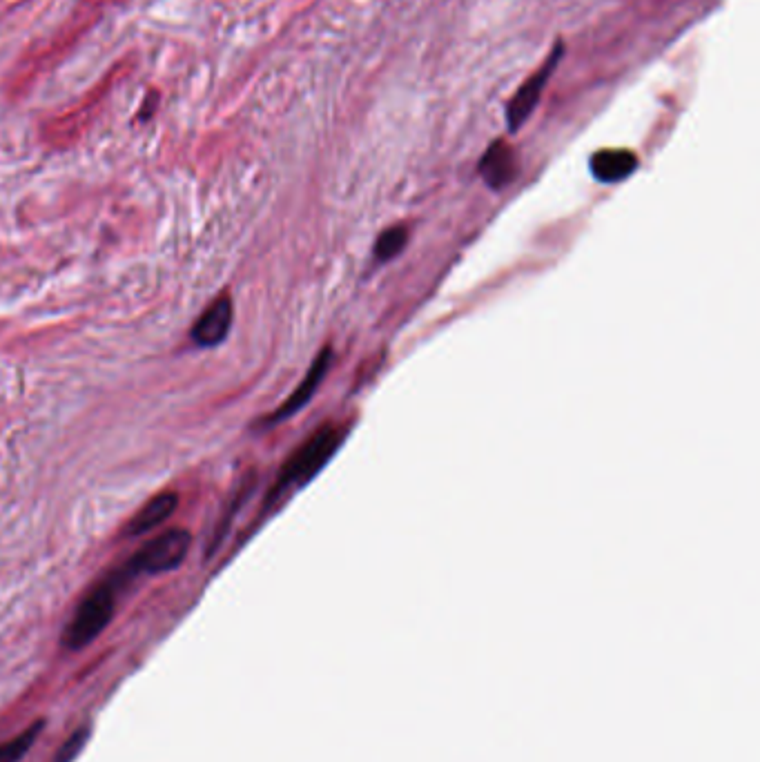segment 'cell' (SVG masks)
<instances>
[{
	"label": "cell",
	"instance_id": "cell-2",
	"mask_svg": "<svg viewBox=\"0 0 760 762\" xmlns=\"http://www.w3.org/2000/svg\"><path fill=\"white\" fill-rule=\"evenodd\" d=\"M341 437L344 435H341L337 428H324V431H319L317 435L310 437L308 442L288 459V464L281 468V475H279L275 488H272V493L268 497V504L275 502L277 497L284 495L288 488L308 482L310 477H313L319 468L324 466L330 457H333V453L341 444Z\"/></svg>",
	"mask_w": 760,
	"mask_h": 762
},
{
	"label": "cell",
	"instance_id": "cell-8",
	"mask_svg": "<svg viewBox=\"0 0 760 762\" xmlns=\"http://www.w3.org/2000/svg\"><path fill=\"white\" fill-rule=\"evenodd\" d=\"M515 172H518V161H515L513 148L504 141H495L480 161L482 179L489 188L502 190L515 179Z\"/></svg>",
	"mask_w": 760,
	"mask_h": 762
},
{
	"label": "cell",
	"instance_id": "cell-11",
	"mask_svg": "<svg viewBox=\"0 0 760 762\" xmlns=\"http://www.w3.org/2000/svg\"><path fill=\"white\" fill-rule=\"evenodd\" d=\"M406 237H408L406 228H402V226H395L391 230H386L382 234V237L377 239V246H375L377 259L379 261H388V259L397 257V254L402 252L404 246H406Z\"/></svg>",
	"mask_w": 760,
	"mask_h": 762
},
{
	"label": "cell",
	"instance_id": "cell-12",
	"mask_svg": "<svg viewBox=\"0 0 760 762\" xmlns=\"http://www.w3.org/2000/svg\"><path fill=\"white\" fill-rule=\"evenodd\" d=\"M87 738H90V729H87V727L74 731V734L70 738H67L65 745L61 747V751H58V756H56L54 762H72L83 751Z\"/></svg>",
	"mask_w": 760,
	"mask_h": 762
},
{
	"label": "cell",
	"instance_id": "cell-3",
	"mask_svg": "<svg viewBox=\"0 0 760 762\" xmlns=\"http://www.w3.org/2000/svg\"><path fill=\"white\" fill-rule=\"evenodd\" d=\"M192 546V535L185 529H168L154 537L152 542L141 546L130 562L125 564L132 575H159L179 569L188 558Z\"/></svg>",
	"mask_w": 760,
	"mask_h": 762
},
{
	"label": "cell",
	"instance_id": "cell-7",
	"mask_svg": "<svg viewBox=\"0 0 760 762\" xmlns=\"http://www.w3.org/2000/svg\"><path fill=\"white\" fill-rule=\"evenodd\" d=\"M179 506V495L174 491H165L154 495L150 502H145L139 511L132 515V520L125 526V533L130 537L143 535L152 529H157L163 522H168Z\"/></svg>",
	"mask_w": 760,
	"mask_h": 762
},
{
	"label": "cell",
	"instance_id": "cell-9",
	"mask_svg": "<svg viewBox=\"0 0 760 762\" xmlns=\"http://www.w3.org/2000/svg\"><path fill=\"white\" fill-rule=\"evenodd\" d=\"M638 168V156L629 150H602L591 156L593 177L602 183L629 179Z\"/></svg>",
	"mask_w": 760,
	"mask_h": 762
},
{
	"label": "cell",
	"instance_id": "cell-6",
	"mask_svg": "<svg viewBox=\"0 0 760 762\" xmlns=\"http://www.w3.org/2000/svg\"><path fill=\"white\" fill-rule=\"evenodd\" d=\"M232 319H235V308H232V299L228 295H221L214 299L212 304L203 310V315L194 321L190 330V337L194 346L199 348H214L226 341L232 328Z\"/></svg>",
	"mask_w": 760,
	"mask_h": 762
},
{
	"label": "cell",
	"instance_id": "cell-1",
	"mask_svg": "<svg viewBox=\"0 0 760 762\" xmlns=\"http://www.w3.org/2000/svg\"><path fill=\"white\" fill-rule=\"evenodd\" d=\"M134 578L128 566H123L121 571L107 575L94 589L81 600L79 609L72 615L70 624L63 631V647L70 651L85 649L87 644H92L99 635L107 629V624L114 618L116 598L128 580Z\"/></svg>",
	"mask_w": 760,
	"mask_h": 762
},
{
	"label": "cell",
	"instance_id": "cell-4",
	"mask_svg": "<svg viewBox=\"0 0 760 762\" xmlns=\"http://www.w3.org/2000/svg\"><path fill=\"white\" fill-rule=\"evenodd\" d=\"M562 54H564V43L558 41L553 47V54L549 56V61L544 63L540 67V72H535L529 81L520 87L518 94H515L513 99L509 101V107H506V125H509V132H518L520 127L526 123V119H529V116L533 114L535 105H538L544 87H547L549 78L555 70V65L560 63Z\"/></svg>",
	"mask_w": 760,
	"mask_h": 762
},
{
	"label": "cell",
	"instance_id": "cell-5",
	"mask_svg": "<svg viewBox=\"0 0 760 762\" xmlns=\"http://www.w3.org/2000/svg\"><path fill=\"white\" fill-rule=\"evenodd\" d=\"M330 366H333V350L324 348V350H321V353H319V357L313 361V366H310L308 375H306L304 381H301V384L297 386L295 393H292V395L286 399V402L281 404V406L275 410V413H272V415H268L266 419H263L261 426H266V428L277 426L279 422H286V419H290L292 415L299 413V410L304 408V406L310 402V399L315 397L317 388L321 386V381H324V377L328 375Z\"/></svg>",
	"mask_w": 760,
	"mask_h": 762
},
{
	"label": "cell",
	"instance_id": "cell-10",
	"mask_svg": "<svg viewBox=\"0 0 760 762\" xmlns=\"http://www.w3.org/2000/svg\"><path fill=\"white\" fill-rule=\"evenodd\" d=\"M43 722H34L32 727H27L21 734L0 742V762H18L27 756V751L32 749L34 740L41 736Z\"/></svg>",
	"mask_w": 760,
	"mask_h": 762
}]
</instances>
